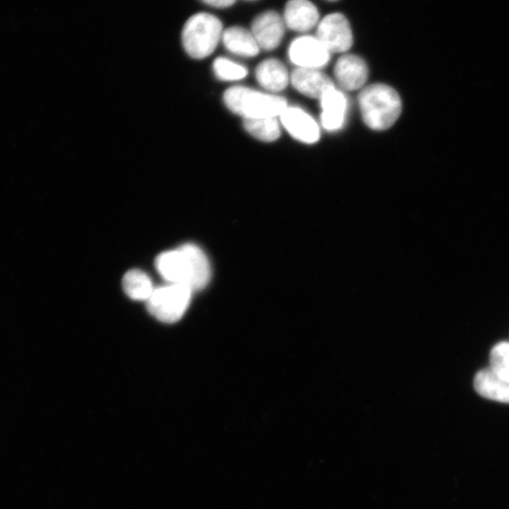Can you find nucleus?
Instances as JSON below:
<instances>
[{
    "label": "nucleus",
    "mask_w": 509,
    "mask_h": 509,
    "mask_svg": "<svg viewBox=\"0 0 509 509\" xmlns=\"http://www.w3.org/2000/svg\"><path fill=\"white\" fill-rule=\"evenodd\" d=\"M156 268L169 284L188 286L193 292L205 288L211 280L210 262L197 246L186 244L159 254Z\"/></svg>",
    "instance_id": "f257e3e1"
},
{
    "label": "nucleus",
    "mask_w": 509,
    "mask_h": 509,
    "mask_svg": "<svg viewBox=\"0 0 509 509\" xmlns=\"http://www.w3.org/2000/svg\"><path fill=\"white\" fill-rule=\"evenodd\" d=\"M363 119L367 127L381 131L392 127L402 112V102L397 92L385 84H372L359 96Z\"/></svg>",
    "instance_id": "f03ea898"
},
{
    "label": "nucleus",
    "mask_w": 509,
    "mask_h": 509,
    "mask_svg": "<svg viewBox=\"0 0 509 509\" xmlns=\"http://www.w3.org/2000/svg\"><path fill=\"white\" fill-rule=\"evenodd\" d=\"M223 24L218 17L207 13H199L188 20L182 30V44L192 58L204 59L213 54L222 40Z\"/></svg>",
    "instance_id": "7ed1b4c3"
},
{
    "label": "nucleus",
    "mask_w": 509,
    "mask_h": 509,
    "mask_svg": "<svg viewBox=\"0 0 509 509\" xmlns=\"http://www.w3.org/2000/svg\"><path fill=\"white\" fill-rule=\"evenodd\" d=\"M227 107L244 119L279 117L288 108L285 98L247 88H232L224 95Z\"/></svg>",
    "instance_id": "20e7f679"
},
{
    "label": "nucleus",
    "mask_w": 509,
    "mask_h": 509,
    "mask_svg": "<svg viewBox=\"0 0 509 509\" xmlns=\"http://www.w3.org/2000/svg\"><path fill=\"white\" fill-rule=\"evenodd\" d=\"M193 291L182 284L155 288L147 302L148 312L161 321L172 324L179 321L192 300Z\"/></svg>",
    "instance_id": "39448f33"
},
{
    "label": "nucleus",
    "mask_w": 509,
    "mask_h": 509,
    "mask_svg": "<svg viewBox=\"0 0 509 509\" xmlns=\"http://www.w3.org/2000/svg\"><path fill=\"white\" fill-rule=\"evenodd\" d=\"M316 37L331 54H345L353 46L350 24L339 13H330L319 22Z\"/></svg>",
    "instance_id": "423d86ee"
},
{
    "label": "nucleus",
    "mask_w": 509,
    "mask_h": 509,
    "mask_svg": "<svg viewBox=\"0 0 509 509\" xmlns=\"http://www.w3.org/2000/svg\"><path fill=\"white\" fill-rule=\"evenodd\" d=\"M288 59L303 70H317L325 67L331 59L330 51L317 37L302 36L296 38L288 50Z\"/></svg>",
    "instance_id": "0eeeda50"
},
{
    "label": "nucleus",
    "mask_w": 509,
    "mask_h": 509,
    "mask_svg": "<svg viewBox=\"0 0 509 509\" xmlns=\"http://www.w3.org/2000/svg\"><path fill=\"white\" fill-rule=\"evenodd\" d=\"M285 27L283 17L280 13L275 11H266L254 20L251 31L261 48L273 50L280 45Z\"/></svg>",
    "instance_id": "6e6552de"
},
{
    "label": "nucleus",
    "mask_w": 509,
    "mask_h": 509,
    "mask_svg": "<svg viewBox=\"0 0 509 509\" xmlns=\"http://www.w3.org/2000/svg\"><path fill=\"white\" fill-rule=\"evenodd\" d=\"M368 66L359 56L347 54L339 58L334 68L338 87L346 91L359 90L368 79Z\"/></svg>",
    "instance_id": "1a4fd4ad"
},
{
    "label": "nucleus",
    "mask_w": 509,
    "mask_h": 509,
    "mask_svg": "<svg viewBox=\"0 0 509 509\" xmlns=\"http://www.w3.org/2000/svg\"><path fill=\"white\" fill-rule=\"evenodd\" d=\"M281 123L295 139L314 144L320 139V128L314 119L298 107H288L280 116Z\"/></svg>",
    "instance_id": "9d476101"
},
{
    "label": "nucleus",
    "mask_w": 509,
    "mask_h": 509,
    "mask_svg": "<svg viewBox=\"0 0 509 509\" xmlns=\"http://www.w3.org/2000/svg\"><path fill=\"white\" fill-rule=\"evenodd\" d=\"M283 20L286 27L296 32H308L319 24L320 14L310 0H288Z\"/></svg>",
    "instance_id": "9b49d317"
},
{
    "label": "nucleus",
    "mask_w": 509,
    "mask_h": 509,
    "mask_svg": "<svg viewBox=\"0 0 509 509\" xmlns=\"http://www.w3.org/2000/svg\"><path fill=\"white\" fill-rule=\"evenodd\" d=\"M291 82L302 95L318 99L335 88L333 80L326 74L303 68H296L291 76Z\"/></svg>",
    "instance_id": "f8f14e48"
},
{
    "label": "nucleus",
    "mask_w": 509,
    "mask_h": 509,
    "mask_svg": "<svg viewBox=\"0 0 509 509\" xmlns=\"http://www.w3.org/2000/svg\"><path fill=\"white\" fill-rule=\"evenodd\" d=\"M321 125L327 130L335 131L345 124L347 112V99L335 88L321 97Z\"/></svg>",
    "instance_id": "ddd939ff"
},
{
    "label": "nucleus",
    "mask_w": 509,
    "mask_h": 509,
    "mask_svg": "<svg viewBox=\"0 0 509 509\" xmlns=\"http://www.w3.org/2000/svg\"><path fill=\"white\" fill-rule=\"evenodd\" d=\"M222 41L229 53L242 57H254L260 53V46L251 30L234 26L224 30Z\"/></svg>",
    "instance_id": "4468645a"
},
{
    "label": "nucleus",
    "mask_w": 509,
    "mask_h": 509,
    "mask_svg": "<svg viewBox=\"0 0 509 509\" xmlns=\"http://www.w3.org/2000/svg\"><path fill=\"white\" fill-rule=\"evenodd\" d=\"M256 78L261 87L271 93L283 91L290 82L287 68L277 59L261 63L257 67Z\"/></svg>",
    "instance_id": "2eb2a0df"
},
{
    "label": "nucleus",
    "mask_w": 509,
    "mask_h": 509,
    "mask_svg": "<svg viewBox=\"0 0 509 509\" xmlns=\"http://www.w3.org/2000/svg\"><path fill=\"white\" fill-rule=\"evenodd\" d=\"M474 388L483 397L500 403H509V384L490 369L480 371L474 378Z\"/></svg>",
    "instance_id": "dca6fc26"
},
{
    "label": "nucleus",
    "mask_w": 509,
    "mask_h": 509,
    "mask_svg": "<svg viewBox=\"0 0 509 509\" xmlns=\"http://www.w3.org/2000/svg\"><path fill=\"white\" fill-rule=\"evenodd\" d=\"M122 283L126 295L133 300L147 301L155 290L150 278L140 270L129 271Z\"/></svg>",
    "instance_id": "f3484780"
},
{
    "label": "nucleus",
    "mask_w": 509,
    "mask_h": 509,
    "mask_svg": "<svg viewBox=\"0 0 509 509\" xmlns=\"http://www.w3.org/2000/svg\"><path fill=\"white\" fill-rule=\"evenodd\" d=\"M244 126L254 138L260 141L274 142L280 136V127L277 117L245 119Z\"/></svg>",
    "instance_id": "a211bd4d"
},
{
    "label": "nucleus",
    "mask_w": 509,
    "mask_h": 509,
    "mask_svg": "<svg viewBox=\"0 0 509 509\" xmlns=\"http://www.w3.org/2000/svg\"><path fill=\"white\" fill-rule=\"evenodd\" d=\"M213 71L218 79L227 81L240 80L248 74L244 65L227 58H217L213 63Z\"/></svg>",
    "instance_id": "6ab92c4d"
},
{
    "label": "nucleus",
    "mask_w": 509,
    "mask_h": 509,
    "mask_svg": "<svg viewBox=\"0 0 509 509\" xmlns=\"http://www.w3.org/2000/svg\"><path fill=\"white\" fill-rule=\"evenodd\" d=\"M490 368L509 384V343H500L490 353Z\"/></svg>",
    "instance_id": "aec40b11"
},
{
    "label": "nucleus",
    "mask_w": 509,
    "mask_h": 509,
    "mask_svg": "<svg viewBox=\"0 0 509 509\" xmlns=\"http://www.w3.org/2000/svg\"><path fill=\"white\" fill-rule=\"evenodd\" d=\"M202 2L215 8L224 9L232 6L236 0H202Z\"/></svg>",
    "instance_id": "412c9836"
},
{
    "label": "nucleus",
    "mask_w": 509,
    "mask_h": 509,
    "mask_svg": "<svg viewBox=\"0 0 509 509\" xmlns=\"http://www.w3.org/2000/svg\"><path fill=\"white\" fill-rule=\"evenodd\" d=\"M327 2L335 3L338 2V0H327Z\"/></svg>",
    "instance_id": "4be33fe9"
}]
</instances>
